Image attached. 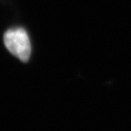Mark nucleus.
I'll use <instances>...</instances> for the list:
<instances>
[{"label":"nucleus","mask_w":131,"mask_h":131,"mask_svg":"<svg viewBox=\"0 0 131 131\" xmlns=\"http://www.w3.org/2000/svg\"><path fill=\"white\" fill-rule=\"evenodd\" d=\"M4 43L7 50L23 62L28 61L31 54V44L24 28H12L4 35Z\"/></svg>","instance_id":"f257e3e1"}]
</instances>
